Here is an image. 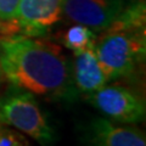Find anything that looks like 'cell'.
Segmentation results:
<instances>
[{
    "label": "cell",
    "instance_id": "cell-11",
    "mask_svg": "<svg viewBox=\"0 0 146 146\" xmlns=\"http://www.w3.org/2000/svg\"><path fill=\"white\" fill-rule=\"evenodd\" d=\"M0 146H29L23 135L0 124Z\"/></svg>",
    "mask_w": 146,
    "mask_h": 146
},
{
    "label": "cell",
    "instance_id": "cell-7",
    "mask_svg": "<svg viewBox=\"0 0 146 146\" xmlns=\"http://www.w3.org/2000/svg\"><path fill=\"white\" fill-rule=\"evenodd\" d=\"M85 135L90 146H146L145 134L140 129L118 125L101 117L89 122Z\"/></svg>",
    "mask_w": 146,
    "mask_h": 146
},
{
    "label": "cell",
    "instance_id": "cell-3",
    "mask_svg": "<svg viewBox=\"0 0 146 146\" xmlns=\"http://www.w3.org/2000/svg\"><path fill=\"white\" fill-rule=\"evenodd\" d=\"M0 124L12 127L42 146L55 143V131L34 95L17 89L0 99Z\"/></svg>",
    "mask_w": 146,
    "mask_h": 146
},
{
    "label": "cell",
    "instance_id": "cell-8",
    "mask_svg": "<svg viewBox=\"0 0 146 146\" xmlns=\"http://www.w3.org/2000/svg\"><path fill=\"white\" fill-rule=\"evenodd\" d=\"M74 55L72 77L77 91L89 95L107 84L108 79L98 60L94 45Z\"/></svg>",
    "mask_w": 146,
    "mask_h": 146
},
{
    "label": "cell",
    "instance_id": "cell-1",
    "mask_svg": "<svg viewBox=\"0 0 146 146\" xmlns=\"http://www.w3.org/2000/svg\"><path fill=\"white\" fill-rule=\"evenodd\" d=\"M0 71L17 89L72 102L77 95L67 58L55 44L15 34L0 39Z\"/></svg>",
    "mask_w": 146,
    "mask_h": 146
},
{
    "label": "cell",
    "instance_id": "cell-6",
    "mask_svg": "<svg viewBox=\"0 0 146 146\" xmlns=\"http://www.w3.org/2000/svg\"><path fill=\"white\" fill-rule=\"evenodd\" d=\"M123 0H65L62 13L68 20L101 33L123 11Z\"/></svg>",
    "mask_w": 146,
    "mask_h": 146
},
{
    "label": "cell",
    "instance_id": "cell-10",
    "mask_svg": "<svg viewBox=\"0 0 146 146\" xmlns=\"http://www.w3.org/2000/svg\"><path fill=\"white\" fill-rule=\"evenodd\" d=\"M18 4L20 0H0V28L4 33H15L13 20L17 13Z\"/></svg>",
    "mask_w": 146,
    "mask_h": 146
},
{
    "label": "cell",
    "instance_id": "cell-4",
    "mask_svg": "<svg viewBox=\"0 0 146 146\" xmlns=\"http://www.w3.org/2000/svg\"><path fill=\"white\" fill-rule=\"evenodd\" d=\"M85 99L113 122L135 124L145 119V101L125 86L106 84L94 93L85 95Z\"/></svg>",
    "mask_w": 146,
    "mask_h": 146
},
{
    "label": "cell",
    "instance_id": "cell-2",
    "mask_svg": "<svg viewBox=\"0 0 146 146\" xmlns=\"http://www.w3.org/2000/svg\"><path fill=\"white\" fill-rule=\"evenodd\" d=\"M145 15L144 1L131 4L95 40V54L108 80L130 76L144 61Z\"/></svg>",
    "mask_w": 146,
    "mask_h": 146
},
{
    "label": "cell",
    "instance_id": "cell-12",
    "mask_svg": "<svg viewBox=\"0 0 146 146\" xmlns=\"http://www.w3.org/2000/svg\"><path fill=\"white\" fill-rule=\"evenodd\" d=\"M0 73H1V71H0Z\"/></svg>",
    "mask_w": 146,
    "mask_h": 146
},
{
    "label": "cell",
    "instance_id": "cell-5",
    "mask_svg": "<svg viewBox=\"0 0 146 146\" xmlns=\"http://www.w3.org/2000/svg\"><path fill=\"white\" fill-rule=\"evenodd\" d=\"M65 0H20L13 20L15 33L27 36L44 35L57 23L62 15Z\"/></svg>",
    "mask_w": 146,
    "mask_h": 146
},
{
    "label": "cell",
    "instance_id": "cell-9",
    "mask_svg": "<svg viewBox=\"0 0 146 146\" xmlns=\"http://www.w3.org/2000/svg\"><path fill=\"white\" fill-rule=\"evenodd\" d=\"M96 40V33L83 25H74L70 27L63 34V45L74 54L93 46Z\"/></svg>",
    "mask_w": 146,
    "mask_h": 146
}]
</instances>
